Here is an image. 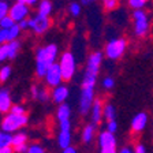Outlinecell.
<instances>
[{
	"instance_id": "6da1fadb",
	"label": "cell",
	"mask_w": 153,
	"mask_h": 153,
	"mask_svg": "<svg viewBox=\"0 0 153 153\" xmlns=\"http://www.w3.org/2000/svg\"><path fill=\"white\" fill-rule=\"evenodd\" d=\"M59 57V48L56 44H47L40 47L36 52V75L44 78L45 73Z\"/></svg>"
},
{
	"instance_id": "7a4b0ae2",
	"label": "cell",
	"mask_w": 153,
	"mask_h": 153,
	"mask_svg": "<svg viewBox=\"0 0 153 153\" xmlns=\"http://www.w3.org/2000/svg\"><path fill=\"white\" fill-rule=\"evenodd\" d=\"M131 29L133 34L138 40H143L152 30V15L146 8L133 10L131 14Z\"/></svg>"
},
{
	"instance_id": "3957f363",
	"label": "cell",
	"mask_w": 153,
	"mask_h": 153,
	"mask_svg": "<svg viewBox=\"0 0 153 153\" xmlns=\"http://www.w3.org/2000/svg\"><path fill=\"white\" fill-rule=\"evenodd\" d=\"M102 59H104V53L101 51H93L88 56L81 88H96V82H97V76H99L100 68H101Z\"/></svg>"
},
{
	"instance_id": "277c9868",
	"label": "cell",
	"mask_w": 153,
	"mask_h": 153,
	"mask_svg": "<svg viewBox=\"0 0 153 153\" xmlns=\"http://www.w3.org/2000/svg\"><path fill=\"white\" fill-rule=\"evenodd\" d=\"M128 42L124 37H112L104 47V56L109 60H119L126 53Z\"/></svg>"
},
{
	"instance_id": "5b68a950",
	"label": "cell",
	"mask_w": 153,
	"mask_h": 153,
	"mask_svg": "<svg viewBox=\"0 0 153 153\" xmlns=\"http://www.w3.org/2000/svg\"><path fill=\"white\" fill-rule=\"evenodd\" d=\"M27 115L26 114H14V112H8L1 120V130L7 131V133H16L22 127H25L27 124Z\"/></svg>"
},
{
	"instance_id": "8992f818",
	"label": "cell",
	"mask_w": 153,
	"mask_h": 153,
	"mask_svg": "<svg viewBox=\"0 0 153 153\" xmlns=\"http://www.w3.org/2000/svg\"><path fill=\"white\" fill-rule=\"evenodd\" d=\"M59 66H60L62 74H63V79L66 82L71 81L75 75L76 71V62H75V56L73 52L66 51L59 56Z\"/></svg>"
},
{
	"instance_id": "52a82bcc",
	"label": "cell",
	"mask_w": 153,
	"mask_h": 153,
	"mask_svg": "<svg viewBox=\"0 0 153 153\" xmlns=\"http://www.w3.org/2000/svg\"><path fill=\"white\" fill-rule=\"evenodd\" d=\"M51 27V19L48 15H42V14H36L33 16H29V29L32 30L34 34L41 36L47 33Z\"/></svg>"
},
{
	"instance_id": "ba28073f",
	"label": "cell",
	"mask_w": 153,
	"mask_h": 153,
	"mask_svg": "<svg viewBox=\"0 0 153 153\" xmlns=\"http://www.w3.org/2000/svg\"><path fill=\"white\" fill-rule=\"evenodd\" d=\"M99 148L100 153H118V141L115 134L104 130L99 135Z\"/></svg>"
},
{
	"instance_id": "9c48e42d",
	"label": "cell",
	"mask_w": 153,
	"mask_h": 153,
	"mask_svg": "<svg viewBox=\"0 0 153 153\" xmlns=\"http://www.w3.org/2000/svg\"><path fill=\"white\" fill-rule=\"evenodd\" d=\"M73 141V134H71V119L59 122V134H57V145L64 149L70 146Z\"/></svg>"
},
{
	"instance_id": "30bf717a",
	"label": "cell",
	"mask_w": 153,
	"mask_h": 153,
	"mask_svg": "<svg viewBox=\"0 0 153 153\" xmlns=\"http://www.w3.org/2000/svg\"><path fill=\"white\" fill-rule=\"evenodd\" d=\"M8 15L15 21L16 23L23 21V19H27L30 16V6H27L23 1H19V0H15V3H13L10 6V11Z\"/></svg>"
},
{
	"instance_id": "8fae6325",
	"label": "cell",
	"mask_w": 153,
	"mask_h": 153,
	"mask_svg": "<svg viewBox=\"0 0 153 153\" xmlns=\"http://www.w3.org/2000/svg\"><path fill=\"white\" fill-rule=\"evenodd\" d=\"M44 81H45V85L48 88H55V86L60 85L63 82V74H62V70H60V66H59V62L53 63L49 68L47 70L44 75Z\"/></svg>"
},
{
	"instance_id": "7c38bea8",
	"label": "cell",
	"mask_w": 153,
	"mask_h": 153,
	"mask_svg": "<svg viewBox=\"0 0 153 153\" xmlns=\"http://www.w3.org/2000/svg\"><path fill=\"white\" fill-rule=\"evenodd\" d=\"M148 123H149V116L146 112H138L133 116L130 123V128L133 134H140L146 128Z\"/></svg>"
},
{
	"instance_id": "4fadbf2b",
	"label": "cell",
	"mask_w": 153,
	"mask_h": 153,
	"mask_svg": "<svg viewBox=\"0 0 153 153\" xmlns=\"http://www.w3.org/2000/svg\"><path fill=\"white\" fill-rule=\"evenodd\" d=\"M27 134L25 131H16L15 134H13V143H11V146H13L14 152L15 153H26L29 149V145H27Z\"/></svg>"
},
{
	"instance_id": "5bb4252c",
	"label": "cell",
	"mask_w": 153,
	"mask_h": 153,
	"mask_svg": "<svg viewBox=\"0 0 153 153\" xmlns=\"http://www.w3.org/2000/svg\"><path fill=\"white\" fill-rule=\"evenodd\" d=\"M102 112H104V102L101 101V99H97L94 100V102H93L92 108H90V122H92L93 124H96V126H99L100 123H101V120L104 119V115H102Z\"/></svg>"
},
{
	"instance_id": "9a60e30c",
	"label": "cell",
	"mask_w": 153,
	"mask_h": 153,
	"mask_svg": "<svg viewBox=\"0 0 153 153\" xmlns=\"http://www.w3.org/2000/svg\"><path fill=\"white\" fill-rule=\"evenodd\" d=\"M70 96V89L67 88L66 85H57L55 88H52V92H51V99L53 102L56 104H63V102L67 101Z\"/></svg>"
},
{
	"instance_id": "2e32d148",
	"label": "cell",
	"mask_w": 153,
	"mask_h": 153,
	"mask_svg": "<svg viewBox=\"0 0 153 153\" xmlns=\"http://www.w3.org/2000/svg\"><path fill=\"white\" fill-rule=\"evenodd\" d=\"M30 90H32V97L34 100H38V101H41V102H47L48 100L51 99V93L48 92L47 86L33 85Z\"/></svg>"
},
{
	"instance_id": "e0dca14e",
	"label": "cell",
	"mask_w": 153,
	"mask_h": 153,
	"mask_svg": "<svg viewBox=\"0 0 153 153\" xmlns=\"http://www.w3.org/2000/svg\"><path fill=\"white\" fill-rule=\"evenodd\" d=\"M13 107V101H11V96H10L8 89H0V114H7L10 112Z\"/></svg>"
},
{
	"instance_id": "ac0fdd59",
	"label": "cell",
	"mask_w": 153,
	"mask_h": 153,
	"mask_svg": "<svg viewBox=\"0 0 153 153\" xmlns=\"http://www.w3.org/2000/svg\"><path fill=\"white\" fill-rule=\"evenodd\" d=\"M96 124H93L90 122L89 124H85V127L82 128V133H81V140H82L83 143H90L93 140H94L96 135Z\"/></svg>"
},
{
	"instance_id": "d6986e66",
	"label": "cell",
	"mask_w": 153,
	"mask_h": 153,
	"mask_svg": "<svg viewBox=\"0 0 153 153\" xmlns=\"http://www.w3.org/2000/svg\"><path fill=\"white\" fill-rule=\"evenodd\" d=\"M56 119H57V122L71 119V107L67 102L59 104V107L56 109Z\"/></svg>"
},
{
	"instance_id": "ffe728a7",
	"label": "cell",
	"mask_w": 153,
	"mask_h": 153,
	"mask_svg": "<svg viewBox=\"0 0 153 153\" xmlns=\"http://www.w3.org/2000/svg\"><path fill=\"white\" fill-rule=\"evenodd\" d=\"M53 11V4L51 0H40L37 4V13L42 14V15H51Z\"/></svg>"
},
{
	"instance_id": "44dd1931",
	"label": "cell",
	"mask_w": 153,
	"mask_h": 153,
	"mask_svg": "<svg viewBox=\"0 0 153 153\" xmlns=\"http://www.w3.org/2000/svg\"><path fill=\"white\" fill-rule=\"evenodd\" d=\"M102 115H104L105 122L112 120V119H116V108H115V105L111 104V102H105Z\"/></svg>"
},
{
	"instance_id": "7402d4cb",
	"label": "cell",
	"mask_w": 153,
	"mask_h": 153,
	"mask_svg": "<svg viewBox=\"0 0 153 153\" xmlns=\"http://www.w3.org/2000/svg\"><path fill=\"white\" fill-rule=\"evenodd\" d=\"M126 3L131 10H141L146 8L150 4V0H126Z\"/></svg>"
},
{
	"instance_id": "603a6c76",
	"label": "cell",
	"mask_w": 153,
	"mask_h": 153,
	"mask_svg": "<svg viewBox=\"0 0 153 153\" xmlns=\"http://www.w3.org/2000/svg\"><path fill=\"white\" fill-rule=\"evenodd\" d=\"M11 143H13V134L7 133L4 130L0 131V149L1 148L11 146Z\"/></svg>"
},
{
	"instance_id": "cb8c5ba5",
	"label": "cell",
	"mask_w": 153,
	"mask_h": 153,
	"mask_svg": "<svg viewBox=\"0 0 153 153\" xmlns=\"http://www.w3.org/2000/svg\"><path fill=\"white\" fill-rule=\"evenodd\" d=\"M119 4H120L119 0H101V6L104 8V11H107V13H111V11L118 10Z\"/></svg>"
},
{
	"instance_id": "d4e9b609",
	"label": "cell",
	"mask_w": 153,
	"mask_h": 153,
	"mask_svg": "<svg viewBox=\"0 0 153 153\" xmlns=\"http://www.w3.org/2000/svg\"><path fill=\"white\" fill-rule=\"evenodd\" d=\"M21 32H22V29L19 27L18 23H15L13 27L7 29V37H8V41H14V40H18V37L21 36Z\"/></svg>"
},
{
	"instance_id": "484cf974",
	"label": "cell",
	"mask_w": 153,
	"mask_h": 153,
	"mask_svg": "<svg viewBox=\"0 0 153 153\" xmlns=\"http://www.w3.org/2000/svg\"><path fill=\"white\" fill-rule=\"evenodd\" d=\"M68 13H70L71 16L76 18V16H79L81 13H82V3H78V1H71L70 6H68Z\"/></svg>"
},
{
	"instance_id": "4316f807",
	"label": "cell",
	"mask_w": 153,
	"mask_h": 153,
	"mask_svg": "<svg viewBox=\"0 0 153 153\" xmlns=\"http://www.w3.org/2000/svg\"><path fill=\"white\" fill-rule=\"evenodd\" d=\"M10 59V48H8V41L4 44H0V63L4 60Z\"/></svg>"
},
{
	"instance_id": "83f0119b",
	"label": "cell",
	"mask_w": 153,
	"mask_h": 153,
	"mask_svg": "<svg viewBox=\"0 0 153 153\" xmlns=\"http://www.w3.org/2000/svg\"><path fill=\"white\" fill-rule=\"evenodd\" d=\"M101 85H102V89L104 90H112L115 88V78L111 75H107L104 79H102Z\"/></svg>"
},
{
	"instance_id": "f1b7e54d",
	"label": "cell",
	"mask_w": 153,
	"mask_h": 153,
	"mask_svg": "<svg viewBox=\"0 0 153 153\" xmlns=\"http://www.w3.org/2000/svg\"><path fill=\"white\" fill-rule=\"evenodd\" d=\"M11 73H13V70H11L10 66L6 64V66L1 67V68H0V82H6V81L10 78Z\"/></svg>"
},
{
	"instance_id": "f546056e",
	"label": "cell",
	"mask_w": 153,
	"mask_h": 153,
	"mask_svg": "<svg viewBox=\"0 0 153 153\" xmlns=\"http://www.w3.org/2000/svg\"><path fill=\"white\" fill-rule=\"evenodd\" d=\"M15 23H16V22L14 21L13 18H11V16H10V15H6L3 19H1V21H0V27H1V29H6V30H7V29L13 27Z\"/></svg>"
},
{
	"instance_id": "4dcf8cb0",
	"label": "cell",
	"mask_w": 153,
	"mask_h": 153,
	"mask_svg": "<svg viewBox=\"0 0 153 153\" xmlns=\"http://www.w3.org/2000/svg\"><path fill=\"white\" fill-rule=\"evenodd\" d=\"M105 130H108L109 133L116 134V131L119 130V123L116 119H112V120H108L105 123Z\"/></svg>"
},
{
	"instance_id": "1f68e13d",
	"label": "cell",
	"mask_w": 153,
	"mask_h": 153,
	"mask_svg": "<svg viewBox=\"0 0 153 153\" xmlns=\"http://www.w3.org/2000/svg\"><path fill=\"white\" fill-rule=\"evenodd\" d=\"M8 11H10V4L6 0H0V21L6 15H8Z\"/></svg>"
},
{
	"instance_id": "d6a6232c",
	"label": "cell",
	"mask_w": 153,
	"mask_h": 153,
	"mask_svg": "<svg viewBox=\"0 0 153 153\" xmlns=\"http://www.w3.org/2000/svg\"><path fill=\"white\" fill-rule=\"evenodd\" d=\"M26 153H45V149L40 143H32V145H29V149Z\"/></svg>"
},
{
	"instance_id": "836d02e7",
	"label": "cell",
	"mask_w": 153,
	"mask_h": 153,
	"mask_svg": "<svg viewBox=\"0 0 153 153\" xmlns=\"http://www.w3.org/2000/svg\"><path fill=\"white\" fill-rule=\"evenodd\" d=\"M134 153H148V148L145 146V143L137 142L134 145Z\"/></svg>"
},
{
	"instance_id": "e575fe53",
	"label": "cell",
	"mask_w": 153,
	"mask_h": 153,
	"mask_svg": "<svg viewBox=\"0 0 153 153\" xmlns=\"http://www.w3.org/2000/svg\"><path fill=\"white\" fill-rule=\"evenodd\" d=\"M10 112H14V114H26V109L23 108L22 105H13Z\"/></svg>"
},
{
	"instance_id": "d590c367",
	"label": "cell",
	"mask_w": 153,
	"mask_h": 153,
	"mask_svg": "<svg viewBox=\"0 0 153 153\" xmlns=\"http://www.w3.org/2000/svg\"><path fill=\"white\" fill-rule=\"evenodd\" d=\"M8 41V37H7V30L6 29L0 27V44H4V42Z\"/></svg>"
},
{
	"instance_id": "8d00e7d4",
	"label": "cell",
	"mask_w": 153,
	"mask_h": 153,
	"mask_svg": "<svg viewBox=\"0 0 153 153\" xmlns=\"http://www.w3.org/2000/svg\"><path fill=\"white\" fill-rule=\"evenodd\" d=\"M118 153H134V146L131 145H124L118 150Z\"/></svg>"
},
{
	"instance_id": "74e56055",
	"label": "cell",
	"mask_w": 153,
	"mask_h": 153,
	"mask_svg": "<svg viewBox=\"0 0 153 153\" xmlns=\"http://www.w3.org/2000/svg\"><path fill=\"white\" fill-rule=\"evenodd\" d=\"M19 27L22 29V30H26V29H29V18L27 19H23V21H21V22H18Z\"/></svg>"
},
{
	"instance_id": "f35d334b",
	"label": "cell",
	"mask_w": 153,
	"mask_h": 153,
	"mask_svg": "<svg viewBox=\"0 0 153 153\" xmlns=\"http://www.w3.org/2000/svg\"><path fill=\"white\" fill-rule=\"evenodd\" d=\"M62 153H78L76 152V149L74 146H67V148H64V149H62Z\"/></svg>"
},
{
	"instance_id": "ab89813d",
	"label": "cell",
	"mask_w": 153,
	"mask_h": 153,
	"mask_svg": "<svg viewBox=\"0 0 153 153\" xmlns=\"http://www.w3.org/2000/svg\"><path fill=\"white\" fill-rule=\"evenodd\" d=\"M19 1H23V3H26L27 6L33 7V6H36V4H38V1H40V0H19Z\"/></svg>"
},
{
	"instance_id": "60d3db41",
	"label": "cell",
	"mask_w": 153,
	"mask_h": 153,
	"mask_svg": "<svg viewBox=\"0 0 153 153\" xmlns=\"http://www.w3.org/2000/svg\"><path fill=\"white\" fill-rule=\"evenodd\" d=\"M0 153H14V149H13V146L1 148V149H0Z\"/></svg>"
},
{
	"instance_id": "b9f144b4",
	"label": "cell",
	"mask_w": 153,
	"mask_h": 153,
	"mask_svg": "<svg viewBox=\"0 0 153 153\" xmlns=\"http://www.w3.org/2000/svg\"><path fill=\"white\" fill-rule=\"evenodd\" d=\"M82 6H90L92 3H94V0H79Z\"/></svg>"
},
{
	"instance_id": "7bdbcfd3",
	"label": "cell",
	"mask_w": 153,
	"mask_h": 153,
	"mask_svg": "<svg viewBox=\"0 0 153 153\" xmlns=\"http://www.w3.org/2000/svg\"><path fill=\"white\" fill-rule=\"evenodd\" d=\"M152 153H153V149H152Z\"/></svg>"
}]
</instances>
